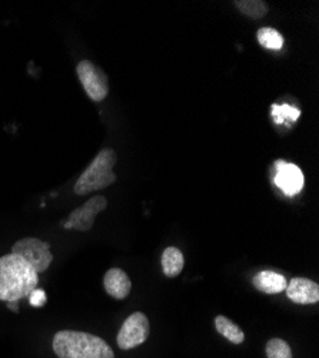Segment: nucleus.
<instances>
[{
	"label": "nucleus",
	"mask_w": 319,
	"mask_h": 358,
	"mask_svg": "<svg viewBox=\"0 0 319 358\" xmlns=\"http://www.w3.org/2000/svg\"><path fill=\"white\" fill-rule=\"evenodd\" d=\"M151 325L148 317L143 313L129 315L118 333V345L122 350H132L148 340Z\"/></svg>",
	"instance_id": "423d86ee"
},
{
	"label": "nucleus",
	"mask_w": 319,
	"mask_h": 358,
	"mask_svg": "<svg viewBox=\"0 0 319 358\" xmlns=\"http://www.w3.org/2000/svg\"><path fill=\"white\" fill-rule=\"evenodd\" d=\"M29 298H31V304L34 307H43L46 303V294L43 289H34Z\"/></svg>",
	"instance_id": "a211bd4d"
},
{
	"label": "nucleus",
	"mask_w": 319,
	"mask_h": 358,
	"mask_svg": "<svg viewBox=\"0 0 319 358\" xmlns=\"http://www.w3.org/2000/svg\"><path fill=\"white\" fill-rule=\"evenodd\" d=\"M272 115L275 117L276 124H282L285 119H291V121H297L301 116V110L298 108L289 106V105H272Z\"/></svg>",
	"instance_id": "f3484780"
},
{
	"label": "nucleus",
	"mask_w": 319,
	"mask_h": 358,
	"mask_svg": "<svg viewBox=\"0 0 319 358\" xmlns=\"http://www.w3.org/2000/svg\"><path fill=\"white\" fill-rule=\"evenodd\" d=\"M103 288L116 300H125L132 289V282L121 268H110L103 277Z\"/></svg>",
	"instance_id": "9d476101"
},
{
	"label": "nucleus",
	"mask_w": 319,
	"mask_h": 358,
	"mask_svg": "<svg viewBox=\"0 0 319 358\" xmlns=\"http://www.w3.org/2000/svg\"><path fill=\"white\" fill-rule=\"evenodd\" d=\"M12 254L22 257L34 270L45 273L53 261L50 245L38 238H23L12 247Z\"/></svg>",
	"instance_id": "20e7f679"
},
{
	"label": "nucleus",
	"mask_w": 319,
	"mask_h": 358,
	"mask_svg": "<svg viewBox=\"0 0 319 358\" xmlns=\"http://www.w3.org/2000/svg\"><path fill=\"white\" fill-rule=\"evenodd\" d=\"M39 274L22 257H0V301H19L31 295L39 282Z\"/></svg>",
	"instance_id": "f257e3e1"
},
{
	"label": "nucleus",
	"mask_w": 319,
	"mask_h": 358,
	"mask_svg": "<svg viewBox=\"0 0 319 358\" xmlns=\"http://www.w3.org/2000/svg\"><path fill=\"white\" fill-rule=\"evenodd\" d=\"M253 287L264 294H279L286 289L288 281L283 275L274 271H260L252 278Z\"/></svg>",
	"instance_id": "9b49d317"
},
{
	"label": "nucleus",
	"mask_w": 319,
	"mask_h": 358,
	"mask_svg": "<svg viewBox=\"0 0 319 358\" xmlns=\"http://www.w3.org/2000/svg\"><path fill=\"white\" fill-rule=\"evenodd\" d=\"M116 152L110 148H105L96 155L92 164L88 166L75 184L76 195H88L94 191H101L116 182L113 168L116 165Z\"/></svg>",
	"instance_id": "7ed1b4c3"
},
{
	"label": "nucleus",
	"mask_w": 319,
	"mask_h": 358,
	"mask_svg": "<svg viewBox=\"0 0 319 358\" xmlns=\"http://www.w3.org/2000/svg\"><path fill=\"white\" fill-rule=\"evenodd\" d=\"M77 78L94 102L103 101L109 94V80L106 73L91 61H82L76 68Z\"/></svg>",
	"instance_id": "39448f33"
},
{
	"label": "nucleus",
	"mask_w": 319,
	"mask_h": 358,
	"mask_svg": "<svg viewBox=\"0 0 319 358\" xmlns=\"http://www.w3.org/2000/svg\"><path fill=\"white\" fill-rule=\"evenodd\" d=\"M53 351L59 358H114L113 350L101 337L71 330L56 333Z\"/></svg>",
	"instance_id": "f03ea898"
},
{
	"label": "nucleus",
	"mask_w": 319,
	"mask_h": 358,
	"mask_svg": "<svg viewBox=\"0 0 319 358\" xmlns=\"http://www.w3.org/2000/svg\"><path fill=\"white\" fill-rule=\"evenodd\" d=\"M162 270L169 278L177 277L182 273L185 266V257L177 247H168L162 254Z\"/></svg>",
	"instance_id": "f8f14e48"
},
{
	"label": "nucleus",
	"mask_w": 319,
	"mask_h": 358,
	"mask_svg": "<svg viewBox=\"0 0 319 358\" xmlns=\"http://www.w3.org/2000/svg\"><path fill=\"white\" fill-rule=\"evenodd\" d=\"M268 358H292V350L289 344L281 338H272L265 347Z\"/></svg>",
	"instance_id": "dca6fc26"
},
{
	"label": "nucleus",
	"mask_w": 319,
	"mask_h": 358,
	"mask_svg": "<svg viewBox=\"0 0 319 358\" xmlns=\"http://www.w3.org/2000/svg\"><path fill=\"white\" fill-rule=\"evenodd\" d=\"M258 42L260 46L271 50H279L283 46L282 35L274 27H260L258 31Z\"/></svg>",
	"instance_id": "4468645a"
},
{
	"label": "nucleus",
	"mask_w": 319,
	"mask_h": 358,
	"mask_svg": "<svg viewBox=\"0 0 319 358\" xmlns=\"http://www.w3.org/2000/svg\"><path fill=\"white\" fill-rule=\"evenodd\" d=\"M6 306H8L9 310H13L15 313H19V303L17 301H9V303H6Z\"/></svg>",
	"instance_id": "6ab92c4d"
},
{
	"label": "nucleus",
	"mask_w": 319,
	"mask_h": 358,
	"mask_svg": "<svg viewBox=\"0 0 319 358\" xmlns=\"http://www.w3.org/2000/svg\"><path fill=\"white\" fill-rule=\"evenodd\" d=\"M106 206H107V201L105 196L102 195L94 196L88 202H84L82 206L76 208V210L69 215L64 227L68 229L72 228L82 232L89 231L95 224L96 215L105 211Z\"/></svg>",
	"instance_id": "0eeeda50"
},
{
	"label": "nucleus",
	"mask_w": 319,
	"mask_h": 358,
	"mask_svg": "<svg viewBox=\"0 0 319 358\" xmlns=\"http://www.w3.org/2000/svg\"><path fill=\"white\" fill-rule=\"evenodd\" d=\"M234 3L244 15L252 19H260L268 13V5L259 0H237Z\"/></svg>",
	"instance_id": "2eb2a0df"
},
{
	"label": "nucleus",
	"mask_w": 319,
	"mask_h": 358,
	"mask_svg": "<svg viewBox=\"0 0 319 358\" xmlns=\"http://www.w3.org/2000/svg\"><path fill=\"white\" fill-rule=\"evenodd\" d=\"M215 327H216V331L230 343L242 344L245 341L244 331L234 321H230L225 315H218L215 318Z\"/></svg>",
	"instance_id": "ddd939ff"
},
{
	"label": "nucleus",
	"mask_w": 319,
	"mask_h": 358,
	"mask_svg": "<svg viewBox=\"0 0 319 358\" xmlns=\"http://www.w3.org/2000/svg\"><path fill=\"white\" fill-rule=\"evenodd\" d=\"M275 184L285 195L294 196L304 188V173L299 166L279 159L275 162Z\"/></svg>",
	"instance_id": "6e6552de"
},
{
	"label": "nucleus",
	"mask_w": 319,
	"mask_h": 358,
	"mask_svg": "<svg viewBox=\"0 0 319 358\" xmlns=\"http://www.w3.org/2000/svg\"><path fill=\"white\" fill-rule=\"evenodd\" d=\"M286 295L295 304L308 306L319 301V285L308 278H294L286 285Z\"/></svg>",
	"instance_id": "1a4fd4ad"
}]
</instances>
